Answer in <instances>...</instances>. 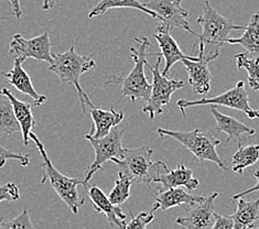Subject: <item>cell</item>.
<instances>
[{
  "instance_id": "18",
  "label": "cell",
  "mask_w": 259,
  "mask_h": 229,
  "mask_svg": "<svg viewBox=\"0 0 259 229\" xmlns=\"http://www.w3.org/2000/svg\"><path fill=\"white\" fill-rule=\"evenodd\" d=\"M90 115L93 119V128L89 133L94 138H102L107 135L113 128L118 126L125 118L124 113L115 110L114 106L108 110L92 106L90 108Z\"/></svg>"
},
{
  "instance_id": "1",
  "label": "cell",
  "mask_w": 259,
  "mask_h": 229,
  "mask_svg": "<svg viewBox=\"0 0 259 229\" xmlns=\"http://www.w3.org/2000/svg\"><path fill=\"white\" fill-rule=\"evenodd\" d=\"M196 22L201 26L202 32L194 35L196 41L192 53L207 62H212L219 58L221 48L227 43L233 31L245 30L246 28L238 26L231 19L222 16L214 9L208 0L204 2L203 14L197 18Z\"/></svg>"
},
{
  "instance_id": "9",
  "label": "cell",
  "mask_w": 259,
  "mask_h": 229,
  "mask_svg": "<svg viewBox=\"0 0 259 229\" xmlns=\"http://www.w3.org/2000/svg\"><path fill=\"white\" fill-rule=\"evenodd\" d=\"M91 146L93 147L95 152L94 161L86 170L84 174V183L88 188V184L97 172L103 169V165L107 161H113L114 159H122L124 157L125 148L122 147V131L119 128H113L107 135L102 138H94L93 135L88 133L85 135Z\"/></svg>"
},
{
  "instance_id": "7",
  "label": "cell",
  "mask_w": 259,
  "mask_h": 229,
  "mask_svg": "<svg viewBox=\"0 0 259 229\" xmlns=\"http://www.w3.org/2000/svg\"><path fill=\"white\" fill-rule=\"evenodd\" d=\"M161 59L162 57L158 55V59L153 66L148 62L146 63L152 74V87L151 95L143 107V111L149 116L150 119L155 118L157 115H161L164 107H169L174 93L184 87V82L181 79L168 78V76L163 75L160 70Z\"/></svg>"
},
{
  "instance_id": "5",
  "label": "cell",
  "mask_w": 259,
  "mask_h": 229,
  "mask_svg": "<svg viewBox=\"0 0 259 229\" xmlns=\"http://www.w3.org/2000/svg\"><path fill=\"white\" fill-rule=\"evenodd\" d=\"M157 133L161 138H171L186 147L193 154L196 162L211 161L222 170H227L226 163L221 159L217 151L221 140L215 138L212 133L202 132L200 129H194L192 131H174L162 128H159Z\"/></svg>"
},
{
  "instance_id": "6",
  "label": "cell",
  "mask_w": 259,
  "mask_h": 229,
  "mask_svg": "<svg viewBox=\"0 0 259 229\" xmlns=\"http://www.w3.org/2000/svg\"><path fill=\"white\" fill-rule=\"evenodd\" d=\"M153 151L149 147H140L137 149H125L122 159H114L115 163L120 171L131 177L135 183H144L148 187L152 184L160 172L168 169V166L162 161L152 162Z\"/></svg>"
},
{
  "instance_id": "8",
  "label": "cell",
  "mask_w": 259,
  "mask_h": 229,
  "mask_svg": "<svg viewBox=\"0 0 259 229\" xmlns=\"http://www.w3.org/2000/svg\"><path fill=\"white\" fill-rule=\"evenodd\" d=\"M177 106L180 109L183 117H186V109L194 106H223L227 108L244 111L249 119L259 118V110H255L250 107L249 97L245 89V83L239 80L233 88L223 94L215 97H202L197 101L179 100Z\"/></svg>"
},
{
  "instance_id": "27",
  "label": "cell",
  "mask_w": 259,
  "mask_h": 229,
  "mask_svg": "<svg viewBox=\"0 0 259 229\" xmlns=\"http://www.w3.org/2000/svg\"><path fill=\"white\" fill-rule=\"evenodd\" d=\"M134 183L135 182L131 177L125 174L122 171H119L118 174H117L114 188L108 194V199L110 202L117 206L124 204L128 200V197L131 196V189Z\"/></svg>"
},
{
  "instance_id": "13",
  "label": "cell",
  "mask_w": 259,
  "mask_h": 229,
  "mask_svg": "<svg viewBox=\"0 0 259 229\" xmlns=\"http://www.w3.org/2000/svg\"><path fill=\"white\" fill-rule=\"evenodd\" d=\"M170 30L171 28L169 26L161 22L157 27L156 32L153 34V38L157 40L158 45L160 48V53H155V57L160 55V57L164 59V67L162 70V74L165 76H168L171 67L178 63V62H182L186 59L195 60L197 58L196 55H187L182 52L178 42L171 35Z\"/></svg>"
},
{
  "instance_id": "29",
  "label": "cell",
  "mask_w": 259,
  "mask_h": 229,
  "mask_svg": "<svg viewBox=\"0 0 259 229\" xmlns=\"http://www.w3.org/2000/svg\"><path fill=\"white\" fill-rule=\"evenodd\" d=\"M9 160L18 161L21 166L27 168V166L30 164V153L14 152L0 145V169L4 168Z\"/></svg>"
},
{
  "instance_id": "17",
  "label": "cell",
  "mask_w": 259,
  "mask_h": 229,
  "mask_svg": "<svg viewBox=\"0 0 259 229\" xmlns=\"http://www.w3.org/2000/svg\"><path fill=\"white\" fill-rule=\"evenodd\" d=\"M183 65L186 66L190 84L192 90L195 94L201 96H206L211 90L212 75L209 72V62L200 59L197 57L195 60L186 59L182 61Z\"/></svg>"
},
{
  "instance_id": "2",
  "label": "cell",
  "mask_w": 259,
  "mask_h": 229,
  "mask_svg": "<svg viewBox=\"0 0 259 229\" xmlns=\"http://www.w3.org/2000/svg\"><path fill=\"white\" fill-rule=\"evenodd\" d=\"M77 39L74 40L69 50L63 53L53 54L54 61L53 63L49 66V72L54 73L57 75L61 83L73 85L76 89L79 103H81L82 113L86 115V108H91L94 106L92 104L89 95L83 90L79 78L84 73L95 69L97 66L96 62L91 59L88 55H81L76 52L75 44Z\"/></svg>"
},
{
  "instance_id": "31",
  "label": "cell",
  "mask_w": 259,
  "mask_h": 229,
  "mask_svg": "<svg viewBox=\"0 0 259 229\" xmlns=\"http://www.w3.org/2000/svg\"><path fill=\"white\" fill-rule=\"evenodd\" d=\"M33 228V224L30 219V216L27 208H22L19 215H17L15 218H12L9 221L3 222V228Z\"/></svg>"
},
{
  "instance_id": "36",
  "label": "cell",
  "mask_w": 259,
  "mask_h": 229,
  "mask_svg": "<svg viewBox=\"0 0 259 229\" xmlns=\"http://www.w3.org/2000/svg\"><path fill=\"white\" fill-rule=\"evenodd\" d=\"M57 2H61V0H43V4H42V9L43 10H50L52 9L55 3Z\"/></svg>"
},
{
  "instance_id": "23",
  "label": "cell",
  "mask_w": 259,
  "mask_h": 229,
  "mask_svg": "<svg viewBox=\"0 0 259 229\" xmlns=\"http://www.w3.org/2000/svg\"><path fill=\"white\" fill-rule=\"evenodd\" d=\"M227 44L242 45L251 58L259 60V11L252 15L243 35L239 38H230Z\"/></svg>"
},
{
  "instance_id": "14",
  "label": "cell",
  "mask_w": 259,
  "mask_h": 229,
  "mask_svg": "<svg viewBox=\"0 0 259 229\" xmlns=\"http://www.w3.org/2000/svg\"><path fill=\"white\" fill-rule=\"evenodd\" d=\"M88 192L96 213H101L106 216L110 226L126 228V214L122 212V209L119 206L110 202L108 196H106V194L100 188H97L96 185H91L88 188Z\"/></svg>"
},
{
  "instance_id": "24",
  "label": "cell",
  "mask_w": 259,
  "mask_h": 229,
  "mask_svg": "<svg viewBox=\"0 0 259 229\" xmlns=\"http://www.w3.org/2000/svg\"><path fill=\"white\" fill-rule=\"evenodd\" d=\"M118 8H128V9H136L139 11H143L145 14L149 15L153 19H158L157 15L152 10L145 7L144 4L139 3L138 0H101L96 6L91 9L89 12L90 19H94L104 14L110 9H118Z\"/></svg>"
},
{
  "instance_id": "15",
  "label": "cell",
  "mask_w": 259,
  "mask_h": 229,
  "mask_svg": "<svg viewBox=\"0 0 259 229\" xmlns=\"http://www.w3.org/2000/svg\"><path fill=\"white\" fill-rule=\"evenodd\" d=\"M152 184H161L163 190L170 188H186L189 192H192L199 188L200 182L193 176V171L187 168L183 163L178 164L174 170L169 168L163 170L153 178Z\"/></svg>"
},
{
  "instance_id": "12",
  "label": "cell",
  "mask_w": 259,
  "mask_h": 229,
  "mask_svg": "<svg viewBox=\"0 0 259 229\" xmlns=\"http://www.w3.org/2000/svg\"><path fill=\"white\" fill-rule=\"evenodd\" d=\"M219 193L203 197L190 205L187 216L178 217L176 222L187 229H208L213 228L215 221V200Z\"/></svg>"
},
{
  "instance_id": "22",
  "label": "cell",
  "mask_w": 259,
  "mask_h": 229,
  "mask_svg": "<svg viewBox=\"0 0 259 229\" xmlns=\"http://www.w3.org/2000/svg\"><path fill=\"white\" fill-rule=\"evenodd\" d=\"M237 209L232 215L234 229L256 228L255 222L259 219V197L255 201H245L243 197L237 199Z\"/></svg>"
},
{
  "instance_id": "21",
  "label": "cell",
  "mask_w": 259,
  "mask_h": 229,
  "mask_svg": "<svg viewBox=\"0 0 259 229\" xmlns=\"http://www.w3.org/2000/svg\"><path fill=\"white\" fill-rule=\"evenodd\" d=\"M0 94L7 96L11 104L12 107H14L15 116L19 122L20 128H21V134H22V140L23 145L28 146L29 145V134L32 131L34 126H35V119L32 115L31 107L32 105L29 103H24L18 100L14 96V94L8 89V88H2L0 89Z\"/></svg>"
},
{
  "instance_id": "16",
  "label": "cell",
  "mask_w": 259,
  "mask_h": 229,
  "mask_svg": "<svg viewBox=\"0 0 259 229\" xmlns=\"http://www.w3.org/2000/svg\"><path fill=\"white\" fill-rule=\"evenodd\" d=\"M22 63L23 62L21 60L14 59V66H12V69L4 73L3 75L18 91H20L22 94L31 98L34 106L39 107L41 105L47 103V97L45 95L39 94L35 90L29 74L22 67Z\"/></svg>"
},
{
  "instance_id": "35",
  "label": "cell",
  "mask_w": 259,
  "mask_h": 229,
  "mask_svg": "<svg viewBox=\"0 0 259 229\" xmlns=\"http://www.w3.org/2000/svg\"><path fill=\"white\" fill-rule=\"evenodd\" d=\"M9 3L12 14L17 18V19H20L22 16V9H21V0H7Z\"/></svg>"
},
{
  "instance_id": "20",
  "label": "cell",
  "mask_w": 259,
  "mask_h": 229,
  "mask_svg": "<svg viewBox=\"0 0 259 229\" xmlns=\"http://www.w3.org/2000/svg\"><path fill=\"white\" fill-rule=\"evenodd\" d=\"M202 196H194L190 194L182 187L170 188L163 191H160L155 195V203H153L152 210L156 212L158 209L168 210L172 207L180 205H191L197 201H200Z\"/></svg>"
},
{
  "instance_id": "30",
  "label": "cell",
  "mask_w": 259,
  "mask_h": 229,
  "mask_svg": "<svg viewBox=\"0 0 259 229\" xmlns=\"http://www.w3.org/2000/svg\"><path fill=\"white\" fill-rule=\"evenodd\" d=\"M155 219V212L149 210V212H141L136 217H133L132 220L126 224L127 229H145L148 225Z\"/></svg>"
},
{
  "instance_id": "4",
  "label": "cell",
  "mask_w": 259,
  "mask_h": 229,
  "mask_svg": "<svg viewBox=\"0 0 259 229\" xmlns=\"http://www.w3.org/2000/svg\"><path fill=\"white\" fill-rule=\"evenodd\" d=\"M29 138L30 140H32L34 142V146L36 148V150L40 153V157L42 160L41 184H45L47 181L50 182L52 189L55 191V193H57L60 199L66 204L71 212L73 214H77L79 208L85 204V200L79 197L77 191V188L79 185L85 187L84 179L70 177L62 174V173H60L51 162V160L49 158L46 151L45 146H43L40 139L34 134V132H30Z\"/></svg>"
},
{
  "instance_id": "26",
  "label": "cell",
  "mask_w": 259,
  "mask_h": 229,
  "mask_svg": "<svg viewBox=\"0 0 259 229\" xmlns=\"http://www.w3.org/2000/svg\"><path fill=\"white\" fill-rule=\"evenodd\" d=\"M19 131H21V128L10 100L6 95L0 94V133L10 135Z\"/></svg>"
},
{
  "instance_id": "28",
  "label": "cell",
  "mask_w": 259,
  "mask_h": 229,
  "mask_svg": "<svg viewBox=\"0 0 259 229\" xmlns=\"http://www.w3.org/2000/svg\"><path fill=\"white\" fill-rule=\"evenodd\" d=\"M238 70H245L248 75V84L251 89L259 91V60L247 57L245 52L235 55Z\"/></svg>"
},
{
  "instance_id": "19",
  "label": "cell",
  "mask_w": 259,
  "mask_h": 229,
  "mask_svg": "<svg viewBox=\"0 0 259 229\" xmlns=\"http://www.w3.org/2000/svg\"><path fill=\"white\" fill-rule=\"evenodd\" d=\"M211 114L214 117L215 122H217L219 131L227 134L226 142H230L232 139H235L238 146L240 147L242 146L243 135H252L256 132L255 129L247 127L245 123L240 122L236 118H234V117L222 114L215 106H211Z\"/></svg>"
},
{
  "instance_id": "3",
  "label": "cell",
  "mask_w": 259,
  "mask_h": 229,
  "mask_svg": "<svg viewBox=\"0 0 259 229\" xmlns=\"http://www.w3.org/2000/svg\"><path fill=\"white\" fill-rule=\"evenodd\" d=\"M134 41L137 43L138 48L131 47L129 49L134 61V67L131 73L126 76H110L106 80V84L121 85L122 96L129 98L133 104L137 101L147 102L149 100L152 85L148 82L145 75V65L147 58L155 55V53H148V49L151 47V43L146 36H143L141 39L136 38Z\"/></svg>"
},
{
  "instance_id": "11",
  "label": "cell",
  "mask_w": 259,
  "mask_h": 229,
  "mask_svg": "<svg viewBox=\"0 0 259 229\" xmlns=\"http://www.w3.org/2000/svg\"><path fill=\"white\" fill-rule=\"evenodd\" d=\"M144 5L155 12L158 19L171 29L178 28L188 31L192 35L196 34L188 21L189 12L182 7V0H149Z\"/></svg>"
},
{
  "instance_id": "25",
  "label": "cell",
  "mask_w": 259,
  "mask_h": 229,
  "mask_svg": "<svg viewBox=\"0 0 259 229\" xmlns=\"http://www.w3.org/2000/svg\"><path fill=\"white\" fill-rule=\"evenodd\" d=\"M259 160V145H250L238 148L233 156L232 171L238 175H243L244 171L254 165Z\"/></svg>"
},
{
  "instance_id": "32",
  "label": "cell",
  "mask_w": 259,
  "mask_h": 229,
  "mask_svg": "<svg viewBox=\"0 0 259 229\" xmlns=\"http://www.w3.org/2000/svg\"><path fill=\"white\" fill-rule=\"evenodd\" d=\"M20 199L19 187L15 183L0 185V203L16 202Z\"/></svg>"
},
{
  "instance_id": "33",
  "label": "cell",
  "mask_w": 259,
  "mask_h": 229,
  "mask_svg": "<svg viewBox=\"0 0 259 229\" xmlns=\"http://www.w3.org/2000/svg\"><path fill=\"white\" fill-rule=\"evenodd\" d=\"M234 219L232 215H219L215 213V221L213 229H233Z\"/></svg>"
},
{
  "instance_id": "34",
  "label": "cell",
  "mask_w": 259,
  "mask_h": 229,
  "mask_svg": "<svg viewBox=\"0 0 259 229\" xmlns=\"http://www.w3.org/2000/svg\"><path fill=\"white\" fill-rule=\"evenodd\" d=\"M254 177L257 179V183L254 185V187H251L250 189H247L246 191H244V192H240V193H237V194H235V195H233L232 196V201L234 200V201H236L237 199H240V197H244V196H246V195H249V194H251V193H254V192H256V191H259V170H257L255 173H254Z\"/></svg>"
},
{
  "instance_id": "10",
  "label": "cell",
  "mask_w": 259,
  "mask_h": 229,
  "mask_svg": "<svg viewBox=\"0 0 259 229\" xmlns=\"http://www.w3.org/2000/svg\"><path fill=\"white\" fill-rule=\"evenodd\" d=\"M53 54L52 42L48 32H43L32 39H26L22 34L16 33L9 44L10 57L22 62L33 59L39 62H48L51 65L54 61Z\"/></svg>"
}]
</instances>
